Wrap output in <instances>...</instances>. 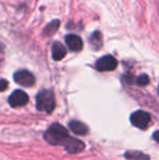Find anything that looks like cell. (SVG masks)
<instances>
[{
	"instance_id": "6da1fadb",
	"label": "cell",
	"mask_w": 159,
	"mask_h": 160,
	"mask_svg": "<svg viewBox=\"0 0 159 160\" xmlns=\"http://www.w3.org/2000/svg\"><path fill=\"white\" fill-rule=\"evenodd\" d=\"M45 139L51 145H63L64 142L69 137L68 131L59 123H53L50 125L46 133H45Z\"/></svg>"
},
{
	"instance_id": "7a4b0ae2",
	"label": "cell",
	"mask_w": 159,
	"mask_h": 160,
	"mask_svg": "<svg viewBox=\"0 0 159 160\" xmlns=\"http://www.w3.org/2000/svg\"><path fill=\"white\" fill-rule=\"evenodd\" d=\"M56 106L55 94L50 89H42L36 96V107L39 111L50 113Z\"/></svg>"
},
{
	"instance_id": "3957f363",
	"label": "cell",
	"mask_w": 159,
	"mask_h": 160,
	"mask_svg": "<svg viewBox=\"0 0 159 160\" xmlns=\"http://www.w3.org/2000/svg\"><path fill=\"white\" fill-rule=\"evenodd\" d=\"M131 122L134 127L138 128H146L151 122V114L143 110H138V111L132 113Z\"/></svg>"
},
{
	"instance_id": "277c9868",
	"label": "cell",
	"mask_w": 159,
	"mask_h": 160,
	"mask_svg": "<svg viewBox=\"0 0 159 160\" xmlns=\"http://www.w3.org/2000/svg\"><path fill=\"white\" fill-rule=\"evenodd\" d=\"M13 78L14 81L20 84L21 86L24 87H31L35 84V78L30 71L27 70H20V71H17L13 75Z\"/></svg>"
},
{
	"instance_id": "5b68a950",
	"label": "cell",
	"mask_w": 159,
	"mask_h": 160,
	"mask_svg": "<svg viewBox=\"0 0 159 160\" xmlns=\"http://www.w3.org/2000/svg\"><path fill=\"white\" fill-rule=\"evenodd\" d=\"M118 61L116 60V58H113L112 56H104L100 59H98L96 61V69L100 72L105 71H113L117 68Z\"/></svg>"
},
{
	"instance_id": "8992f818",
	"label": "cell",
	"mask_w": 159,
	"mask_h": 160,
	"mask_svg": "<svg viewBox=\"0 0 159 160\" xmlns=\"http://www.w3.org/2000/svg\"><path fill=\"white\" fill-rule=\"evenodd\" d=\"M28 101V96L23 91H14L9 97V103L11 107H22L25 106Z\"/></svg>"
},
{
	"instance_id": "52a82bcc",
	"label": "cell",
	"mask_w": 159,
	"mask_h": 160,
	"mask_svg": "<svg viewBox=\"0 0 159 160\" xmlns=\"http://www.w3.org/2000/svg\"><path fill=\"white\" fill-rule=\"evenodd\" d=\"M63 146L69 154H77V152H82V150H84V148H85V145L82 141H80V139H77V138H74V137H70V136L64 142Z\"/></svg>"
},
{
	"instance_id": "ba28073f",
	"label": "cell",
	"mask_w": 159,
	"mask_h": 160,
	"mask_svg": "<svg viewBox=\"0 0 159 160\" xmlns=\"http://www.w3.org/2000/svg\"><path fill=\"white\" fill-rule=\"evenodd\" d=\"M66 40L67 46L69 47L71 51H74V52H77V51H81L83 49V40L80 36L75 35V34H68L64 38Z\"/></svg>"
},
{
	"instance_id": "9c48e42d",
	"label": "cell",
	"mask_w": 159,
	"mask_h": 160,
	"mask_svg": "<svg viewBox=\"0 0 159 160\" xmlns=\"http://www.w3.org/2000/svg\"><path fill=\"white\" fill-rule=\"evenodd\" d=\"M67 55V49L61 42H55L51 46V56H52V59L56 61H60L62 60Z\"/></svg>"
},
{
	"instance_id": "30bf717a",
	"label": "cell",
	"mask_w": 159,
	"mask_h": 160,
	"mask_svg": "<svg viewBox=\"0 0 159 160\" xmlns=\"http://www.w3.org/2000/svg\"><path fill=\"white\" fill-rule=\"evenodd\" d=\"M69 128H71L73 133L77 135H85L88 132V128L84 124V123L80 122V121H71L69 123Z\"/></svg>"
},
{
	"instance_id": "8fae6325",
	"label": "cell",
	"mask_w": 159,
	"mask_h": 160,
	"mask_svg": "<svg viewBox=\"0 0 159 160\" xmlns=\"http://www.w3.org/2000/svg\"><path fill=\"white\" fill-rule=\"evenodd\" d=\"M89 42L94 49H100L102 45V37L100 32H94L89 37Z\"/></svg>"
},
{
	"instance_id": "7c38bea8",
	"label": "cell",
	"mask_w": 159,
	"mask_h": 160,
	"mask_svg": "<svg viewBox=\"0 0 159 160\" xmlns=\"http://www.w3.org/2000/svg\"><path fill=\"white\" fill-rule=\"evenodd\" d=\"M60 25V21L59 20H53L50 23H48L44 28V34L47 36H51L52 34H55L58 31Z\"/></svg>"
},
{
	"instance_id": "4fadbf2b",
	"label": "cell",
	"mask_w": 159,
	"mask_h": 160,
	"mask_svg": "<svg viewBox=\"0 0 159 160\" xmlns=\"http://www.w3.org/2000/svg\"><path fill=\"white\" fill-rule=\"evenodd\" d=\"M125 158L129 160H149V156L141 152H127Z\"/></svg>"
},
{
	"instance_id": "5bb4252c",
	"label": "cell",
	"mask_w": 159,
	"mask_h": 160,
	"mask_svg": "<svg viewBox=\"0 0 159 160\" xmlns=\"http://www.w3.org/2000/svg\"><path fill=\"white\" fill-rule=\"evenodd\" d=\"M148 83H149V78L146 74H142V75L136 78V84L140 85V86H145V85H147Z\"/></svg>"
},
{
	"instance_id": "9a60e30c",
	"label": "cell",
	"mask_w": 159,
	"mask_h": 160,
	"mask_svg": "<svg viewBox=\"0 0 159 160\" xmlns=\"http://www.w3.org/2000/svg\"><path fill=\"white\" fill-rule=\"evenodd\" d=\"M7 88H8V81L1 78V80H0V92L6 91Z\"/></svg>"
},
{
	"instance_id": "2e32d148",
	"label": "cell",
	"mask_w": 159,
	"mask_h": 160,
	"mask_svg": "<svg viewBox=\"0 0 159 160\" xmlns=\"http://www.w3.org/2000/svg\"><path fill=\"white\" fill-rule=\"evenodd\" d=\"M154 139H155V141H157L159 143V131H156V132L154 133Z\"/></svg>"
},
{
	"instance_id": "e0dca14e",
	"label": "cell",
	"mask_w": 159,
	"mask_h": 160,
	"mask_svg": "<svg viewBox=\"0 0 159 160\" xmlns=\"http://www.w3.org/2000/svg\"><path fill=\"white\" fill-rule=\"evenodd\" d=\"M2 49H3V46H2V44H1V42H0V51H1Z\"/></svg>"
},
{
	"instance_id": "ac0fdd59",
	"label": "cell",
	"mask_w": 159,
	"mask_h": 160,
	"mask_svg": "<svg viewBox=\"0 0 159 160\" xmlns=\"http://www.w3.org/2000/svg\"><path fill=\"white\" fill-rule=\"evenodd\" d=\"M158 94H159V87H158Z\"/></svg>"
}]
</instances>
